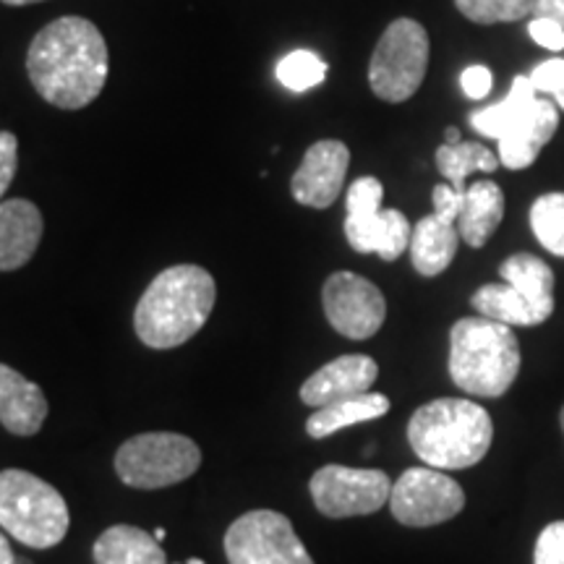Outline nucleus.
<instances>
[{"label": "nucleus", "instance_id": "obj_1", "mask_svg": "<svg viewBox=\"0 0 564 564\" xmlns=\"http://www.w3.org/2000/svg\"><path fill=\"white\" fill-rule=\"evenodd\" d=\"M108 66L102 32L82 17H63L42 26L26 53L34 89L61 110H82L95 102L108 82Z\"/></svg>", "mask_w": 564, "mask_h": 564}, {"label": "nucleus", "instance_id": "obj_2", "mask_svg": "<svg viewBox=\"0 0 564 564\" xmlns=\"http://www.w3.org/2000/svg\"><path fill=\"white\" fill-rule=\"evenodd\" d=\"M215 278L196 264H178L150 282L133 312V327L147 348L171 350L188 343L215 308Z\"/></svg>", "mask_w": 564, "mask_h": 564}, {"label": "nucleus", "instance_id": "obj_3", "mask_svg": "<svg viewBox=\"0 0 564 564\" xmlns=\"http://www.w3.org/2000/svg\"><path fill=\"white\" fill-rule=\"evenodd\" d=\"M408 440L429 468L463 470L474 468L489 453L494 423L489 411L474 400L440 398L411 415Z\"/></svg>", "mask_w": 564, "mask_h": 564}, {"label": "nucleus", "instance_id": "obj_4", "mask_svg": "<svg viewBox=\"0 0 564 564\" xmlns=\"http://www.w3.org/2000/svg\"><path fill=\"white\" fill-rule=\"evenodd\" d=\"M470 129L499 141V162L510 171L531 167L560 126V108L539 95L528 76H514L502 102L470 112Z\"/></svg>", "mask_w": 564, "mask_h": 564}, {"label": "nucleus", "instance_id": "obj_5", "mask_svg": "<svg viewBox=\"0 0 564 564\" xmlns=\"http://www.w3.org/2000/svg\"><path fill=\"white\" fill-rule=\"evenodd\" d=\"M523 356L512 327L465 316L449 329V377L474 398H502L518 379Z\"/></svg>", "mask_w": 564, "mask_h": 564}, {"label": "nucleus", "instance_id": "obj_6", "mask_svg": "<svg viewBox=\"0 0 564 564\" xmlns=\"http://www.w3.org/2000/svg\"><path fill=\"white\" fill-rule=\"evenodd\" d=\"M70 514L61 491L26 470H0V528L30 549H53L66 539Z\"/></svg>", "mask_w": 564, "mask_h": 564}, {"label": "nucleus", "instance_id": "obj_7", "mask_svg": "<svg viewBox=\"0 0 564 564\" xmlns=\"http://www.w3.org/2000/svg\"><path fill=\"white\" fill-rule=\"evenodd\" d=\"M202 465V449L183 434L152 432L131 436L116 453V474L131 489H165L192 478Z\"/></svg>", "mask_w": 564, "mask_h": 564}, {"label": "nucleus", "instance_id": "obj_8", "mask_svg": "<svg viewBox=\"0 0 564 564\" xmlns=\"http://www.w3.org/2000/svg\"><path fill=\"white\" fill-rule=\"evenodd\" d=\"M429 68V34L415 19H394L373 47L371 91L384 102H405L419 91Z\"/></svg>", "mask_w": 564, "mask_h": 564}, {"label": "nucleus", "instance_id": "obj_9", "mask_svg": "<svg viewBox=\"0 0 564 564\" xmlns=\"http://www.w3.org/2000/svg\"><path fill=\"white\" fill-rule=\"evenodd\" d=\"M230 564H314L293 523L274 510L241 514L225 533Z\"/></svg>", "mask_w": 564, "mask_h": 564}, {"label": "nucleus", "instance_id": "obj_10", "mask_svg": "<svg viewBox=\"0 0 564 564\" xmlns=\"http://www.w3.org/2000/svg\"><path fill=\"white\" fill-rule=\"evenodd\" d=\"M312 499L324 518H361L390 502L392 481L384 470L324 465L312 476Z\"/></svg>", "mask_w": 564, "mask_h": 564}, {"label": "nucleus", "instance_id": "obj_11", "mask_svg": "<svg viewBox=\"0 0 564 564\" xmlns=\"http://www.w3.org/2000/svg\"><path fill=\"white\" fill-rule=\"evenodd\" d=\"M465 507L463 486L436 468H408L392 484L390 510L408 528H432L457 518Z\"/></svg>", "mask_w": 564, "mask_h": 564}, {"label": "nucleus", "instance_id": "obj_12", "mask_svg": "<svg viewBox=\"0 0 564 564\" xmlns=\"http://www.w3.org/2000/svg\"><path fill=\"white\" fill-rule=\"evenodd\" d=\"M322 306L335 333L350 340H369L387 319L382 291L356 272L329 274L322 288Z\"/></svg>", "mask_w": 564, "mask_h": 564}, {"label": "nucleus", "instance_id": "obj_13", "mask_svg": "<svg viewBox=\"0 0 564 564\" xmlns=\"http://www.w3.org/2000/svg\"><path fill=\"white\" fill-rule=\"evenodd\" d=\"M350 150L337 139H324L308 147L291 181L293 199L312 209L333 207L345 186Z\"/></svg>", "mask_w": 564, "mask_h": 564}, {"label": "nucleus", "instance_id": "obj_14", "mask_svg": "<svg viewBox=\"0 0 564 564\" xmlns=\"http://www.w3.org/2000/svg\"><path fill=\"white\" fill-rule=\"evenodd\" d=\"M379 377V366L373 358L361 356V352H350L340 356L319 371H314L301 387V403L308 408L333 405L337 400L356 398V394L371 392L373 382Z\"/></svg>", "mask_w": 564, "mask_h": 564}, {"label": "nucleus", "instance_id": "obj_15", "mask_svg": "<svg viewBox=\"0 0 564 564\" xmlns=\"http://www.w3.org/2000/svg\"><path fill=\"white\" fill-rule=\"evenodd\" d=\"M47 398L40 384L0 364V423L13 436H34L47 419Z\"/></svg>", "mask_w": 564, "mask_h": 564}, {"label": "nucleus", "instance_id": "obj_16", "mask_svg": "<svg viewBox=\"0 0 564 564\" xmlns=\"http://www.w3.org/2000/svg\"><path fill=\"white\" fill-rule=\"evenodd\" d=\"M42 215L32 202H0V272L24 267L42 241Z\"/></svg>", "mask_w": 564, "mask_h": 564}, {"label": "nucleus", "instance_id": "obj_17", "mask_svg": "<svg viewBox=\"0 0 564 564\" xmlns=\"http://www.w3.org/2000/svg\"><path fill=\"white\" fill-rule=\"evenodd\" d=\"M413 228L400 209H382L369 220L345 217V238L358 253H377L384 262H394L411 249Z\"/></svg>", "mask_w": 564, "mask_h": 564}, {"label": "nucleus", "instance_id": "obj_18", "mask_svg": "<svg viewBox=\"0 0 564 564\" xmlns=\"http://www.w3.org/2000/svg\"><path fill=\"white\" fill-rule=\"evenodd\" d=\"M460 230H457V223L449 220V217L434 215L423 217V220L415 223L413 236H411V259L415 272L423 274V278H436L453 264L457 243H460Z\"/></svg>", "mask_w": 564, "mask_h": 564}, {"label": "nucleus", "instance_id": "obj_19", "mask_svg": "<svg viewBox=\"0 0 564 564\" xmlns=\"http://www.w3.org/2000/svg\"><path fill=\"white\" fill-rule=\"evenodd\" d=\"M505 217V194L494 181H476L465 188L457 230L470 249H481Z\"/></svg>", "mask_w": 564, "mask_h": 564}, {"label": "nucleus", "instance_id": "obj_20", "mask_svg": "<svg viewBox=\"0 0 564 564\" xmlns=\"http://www.w3.org/2000/svg\"><path fill=\"white\" fill-rule=\"evenodd\" d=\"M390 413V398L379 392H364L356 398L337 400L333 405L316 408V413L306 421V434L312 440H327L343 429L356 426V423L377 421Z\"/></svg>", "mask_w": 564, "mask_h": 564}, {"label": "nucleus", "instance_id": "obj_21", "mask_svg": "<svg viewBox=\"0 0 564 564\" xmlns=\"http://www.w3.org/2000/svg\"><path fill=\"white\" fill-rule=\"evenodd\" d=\"M95 564H167L160 541L137 525H112L95 541Z\"/></svg>", "mask_w": 564, "mask_h": 564}, {"label": "nucleus", "instance_id": "obj_22", "mask_svg": "<svg viewBox=\"0 0 564 564\" xmlns=\"http://www.w3.org/2000/svg\"><path fill=\"white\" fill-rule=\"evenodd\" d=\"M499 274L514 291L523 293L544 319L554 314V272L544 259L533 253H512L499 267Z\"/></svg>", "mask_w": 564, "mask_h": 564}, {"label": "nucleus", "instance_id": "obj_23", "mask_svg": "<svg viewBox=\"0 0 564 564\" xmlns=\"http://www.w3.org/2000/svg\"><path fill=\"white\" fill-rule=\"evenodd\" d=\"M474 308L486 319L502 322L507 327H535L544 324L546 319L531 306V301L523 293L514 291L510 282H494V285H484L474 293Z\"/></svg>", "mask_w": 564, "mask_h": 564}, {"label": "nucleus", "instance_id": "obj_24", "mask_svg": "<svg viewBox=\"0 0 564 564\" xmlns=\"http://www.w3.org/2000/svg\"><path fill=\"white\" fill-rule=\"evenodd\" d=\"M502 165L499 154H494L489 147L478 144V141H460V144H442L436 150V167L444 178L449 181V186L455 192L465 194L468 188V175L470 173H494Z\"/></svg>", "mask_w": 564, "mask_h": 564}, {"label": "nucleus", "instance_id": "obj_25", "mask_svg": "<svg viewBox=\"0 0 564 564\" xmlns=\"http://www.w3.org/2000/svg\"><path fill=\"white\" fill-rule=\"evenodd\" d=\"M531 228L549 253L564 259V194L539 196L531 207Z\"/></svg>", "mask_w": 564, "mask_h": 564}, {"label": "nucleus", "instance_id": "obj_26", "mask_svg": "<svg viewBox=\"0 0 564 564\" xmlns=\"http://www.w3.org/2000/svg\"><path fill=\"white\" fill-rule=\"evenodd\" d=\"M327 76V63L312 51H293L278 63V82L291 91L319 87Z\"/></svg>", "mask_w": 564, "mask_h": 564}, {"label": "nucleus", "instance_id": "obj_27", "mask_svg": "<svg viewBox=\"0 0 564 564\" xmlns=\"http://www.w3.org/2000/svg\"><path fill=\"white\" fill-rule=\"evenodd\" d=\"M457 11L474 24H499L533 17V0H455Z\"/></svg>", "mask_w": 564, "mask_h": 564}, {"label": "nucleus", "instance_id": "obj_28", "mask_svg": "<svg viewBox=\"0 0 564 564\" xmlns=\"http://www.w3.org/2000/svg\"><path fill=\"white\" fill-rule=\"evenodd\" d=\"M384 188L373 175H364L356 178L348 186V199H345V209H348V220H369V217L382 212Z\"/></svg>", "mask_w": 564, "mask_h": 564}, {"label": "nucleus", "instance_id": "obj_29", "mask_svg": "<svg viewBox=\"0 0 564 564\" xmlns=\"http://www.w3.org/2000/svg\"><path fill=\"white\" fill-rule=\"evenodd\" d=\"M533 89L552 100L564 112V58H549L539 63L528 76Z\"/></svg>", "mask_w": 564, "mask_h": 564}, {"label": "nucleus", "instance_id": "obj_30", "mask_svg": "<svg viewBox=\"0 0 564 564\" xmlns=\"http://www.w3.org/2000/svg\"><path fill=\"white\" fill-rule=\"evenodd\" d=\"M533 564H564V520H554L541 531Z\"/></svg>", "mask_w": 564, "mask_h": 564}, {"label": "nucleus", "instance_id": "obj_31", "mask_svg": "<svg viewBox=\"0 0 564 564\" xmlns=\"http://www.w3.org/2000/svg\"><path fill=\"white\" fill-rule=\"evenodd\" d=\"M17 154L19 139L11 131H0V199L9 192V186L17 178Z\"/></svg>", "mask_w": 564, "mask_h": 564}, {"label": "nucleus", "instance_id": "obj_32", "mask_svg": "<svg viewBox=\"0 0 564 564\" xmlns=\"http://www.w3.org/2000/svg\"><path fill=\"white\" fill-rule=\"evenodd\" d=\"M528 34H531V40L535 45L544 47V51H552V53L564 51V26L556 24V21L533 19L531 24H528Z\"/></svg>", "mask_w": 564, "mask_h": 564}, {"label": "nucleus", "instance_id": "obj_33", "mask_svg": "<svg viewBox=\"0 0 564 564\" xmlns=\"http://www.w3.org/2000/svg\"><path fill=\"white\" fill-rule=\"evenodd\" d=\"M460 87L463 95L470 97V100H484V97H489L494 87L491 70L486 66H468L460 74Z\"/></svg>", "mask_w": 564, "mask_h": 564}, {"label": "nucleus", "instance_id": "obj_34", "mask_svg": "<svg viewBox=\"0 0 564 564\" xmlns=\"http://www.w3.org/2000/svg\"><path fill=\"white\" fill-rule=\"evenodd\" d=\"M432 199H434V212H440V215L449 217V220L457 223V217H460V209H463L460 192H455L449 183H442V186L434 188Z\"/></svg>", "mask_w": 564, "mask_h": 564}, {"label": "nucleus", "instance_id": "obj_35", "mask_svg": "<svg viewBox=\"0 0 564 564\" xmlns=\"http://www.w3.org/2000/svg\"><path fill=\"white\" fill-rule=\"evenodd\" d=\"M533 19H549L564 26V0H533Z\"/></svg>", "mask_w": 564, "mask_h": 564}, {"label": "nucleus", "instance_id": "obj_36", "mask_svg": "<svg viewBox=\"0 0 564 564\" xmlns=\"http://www.w3.org/2000/svg\"><path fill=\"white\" fill-rule=\"evenodd\" d=\"M0 564H19V554H13L3 528H0Z\"/></svg>", "mask_w": 564, "mask_h": 564}, {"label": "nucleus", "instance_id": "obj_37", "mask_svg": "<svg viewBox=\"0 0 564 564\" xmlns=\"http://www.w3.org/2000/svg\"><path fill=\"white\" fill-rule=\"evenodd\" d=\"M444 144H460V131L457 129L444 131Z\"/></svg>", "mask_w": 564, "mask_h": 564}, {"label": "nucleus", "instance_id": "obj_38", "mask_svg": "<svg viewBox=\"0 0 564 564\" xmlns=\"http://www.w3.org/2000/svg\"><path fill=\"white\" fill-rule=\"evenodd\" d=\"M6 6H30V3H42V0H0Z\"/></svg>", "mask_w": 564, "mask_h": 564}, {"label": "nucleus", "instance_id": "obj_39", "mask_svg": "<svg viewBox=\"0 0 564 564\" xmlns=\"http://www.w3.org/2000/svg\"><path fill=\"white\" fill-rule=\"evenodd\" d=\"M152 535H154V539H158V541H165V535H167V533L162 531V528H158V531H154Z\"/></svg>", "mask_w": 564, "mask_h": 564}, {"label": "nucleus", "instance_id": "obj_40", "mask_svg": "<svg viewBox=\"0 0 564 564\" xmlns=\"http://www.w3.org/2000/svg\"><path fill=\"white\" fill-rule=\"evenodd\" d=\"M186 564H207V562H202V560H196V556H192V560H188Z\"/></svg>", "mask_w": 564, "mask_h": 564}, {"label": "nucleus", "instance_id": "obj_41", "mask_svg": "<svg viewBox=\"0 0 564 564\" xmlns=\"http://www.w3.org/2000/svg\"><path fill=\"white\" fill-rule=\"evenodd\" d=\"M560 423H562V432H564V408H562V413H560Z\"/></svg>", "mask_w": 564, "mask_h": 564}, {"label": "nucleus", "instance_id": "obj_42", "mask_svg": "<svg viewBox=\"0 0 564 564\" xmlns=\"http://www.w3.org/2000/svg\"><path fill=\"white\" fill-rule=\"evenodd\" d=\"M19 564H32L30 560H24V556H19Z\"/></svg>", "mask_w": 564, "mask_h": 564}, {"label": "nucleus", "instance_id": "obj_43", "mask_svg": "<svg viewBox=\"0 0 564 564\" xmlns=\"http://www.w3.org/2000/svg\"><path fill=\"white\" fill-rule=\"evenodd\" d=\"M178 564H181V562H178Z\"/></svg>", "mask_w": 564, "mask_h": 564}]
</instances>
